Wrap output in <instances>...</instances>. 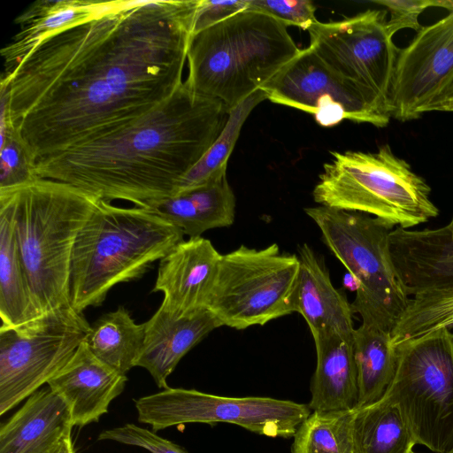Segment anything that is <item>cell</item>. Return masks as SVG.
I'll return each instance as SVG.
<instances>
[{
	"instance_id": "obj_33",
	"label": "cell",
	"mask_w": 453,
	"mask_h": 453,
	"mask_svg": "<svg viewBox=\"0 0 453 453\" xmlns=\"http://www.w3.org/2000/svg\"><path fill=\"white\" fill-rule=\"evenodd\" d=\"M100 441H114L122 444L135 446L150 453H188L180 445L166 440L157 433L132 423L104 430L98 435Z\"/></svg>"
},
{
	"instance_id": "obj_40",
	"label": "cell",
	"mask_w": 453,
	"mask_h": 453,
	"mask_svg": "<svg viewBox=\"0 0 453 453\" xmlns=\"http://www.w3.org/2000/svg\"><path fill=\"white\" fill-rule=\"evenodd\" d=\"M451 453H453V452H451Z\"/></svg>"
},
{
	"instance_id": "obj_37",
	"label": "cell",
	"mask_w": 453,
	"mask_h": 453,
	"mask_svg": "<svg viewBox=\"0 0 453 453\" xmlns=\"http://www.w3.org/2000/svg\"><path fill=\"white\" fill-rule=\"evenodd\" d=\"M434 7H441L453 12V0H434Z\"/></svg>"
},
{
	"instance_id": "obj_24",
	"label": "cell",
	"mask_w": 453,
	"mask_h": 453,
	"mask_svg": "<svg viewBox=\"0 0 453 453\" xmlns=\"http://www.w3.org/2000/svg\"><path fill=\"white\" fill-rule=\"evenodd\" d=\"M40 312L26 274L10 202L0 195V317L3 326L32 321Z\"/></svg>"
},
{
	"instance_id": "obj_1",
	"label": "cell",
	"mask_w": 453,
	"mask_h": 453,
	"mask_svg": "<svg viewBox=\"0 0 453 453\" xmlns=\"http://www.w3.org/2000/svg\"><path fill=\"white\" fill-rule=\"evenodd\" d=\"M200 0L130 1L39 42L1 78V123L36 162L146 114L183 82Z\"/></svg>"
},
{
	"instance_id": "obj_4",
	"label": "cell",
	"mask_w": 453,
	"mask_h": 453,
	"mask_svg": "<svg viewBox=\"0 0 453 453\" xmlns=\"http://www.w3.org/2000/svg\"><path fill=\"white\" fill-rule=\"evenodd\" d=\"M11 203L16 238L42 314L72 306L70 272L76 238L100 198L72 185L36 178L0 188Z\"/></svg>"
},
{
	"instance_id": "obj_31",
	"label": "cell",
	"mask_w": 453,
	"mask_h": 453,
	"mask_svg": "<svg viewBox=\"0 0 453 453\" xmlns=\"http://www.w3.org/2000/svg\"><path fill=\"white\" fill-rule=\"evenodd\" d=\"M0 157V188L19 186L38 178L35 160L8 124H1Z\"/></svg>"
},
{
	"instance_id": "obj_30",
	"label": "cell",
	"mask_w": 453,
	"mask_h": 453,
	"mask_svg": "<svg viewBox=\"0 0 453 453\" xmlns=\"http://www.w3.org/2000/svg\"><path fill=\"white\" fill-rule=\"evenodd\" d=\"M441 327H453V290L411 297L391 333L393 345Z\"/></svg>"
},
{
	"instance_id": "obj_29",
	"label": "cell",
	"mask_w": 453,
	"mask_h": 453,
	"mask_svg": "<svg viewBox=\"0 0 453 453\" xmlns=\"http://www.w3.org/2000/svg\"><path fill=\"white\" fill-rule=\"evenodd\" d=\"M354 411H312L293 436L291 452L352 453Z\"/></svg>"
},
{
	"instance_id": "obj_22",
	"label": "cell",
	"mask_w": 453,
	"mask_h": 453,
	"mask_svg": "<svg viewBox=\"0 0 453 453\" xmlns=\"http://www.w3.org/2000/svg\"><path fill=\"white\" fill-rule=\"evenodd\" d=\"M73 427L66 403L40 388L0 427V453H47Z\"/></svg>"
},
{
	"instance_id": "obj_14",
	"label": "cell",
	"mask_w": 453,
	"mask_h": 453,
	"mask_svg": "<svg viewBox=\"0 0 453 453\" xmlns=\"http://www.w3.org/2000/svg\"><path fill=\"white\" fill-rule=\"evenodd\" d=\"M390 115L406 122L430 111L453 112V12L421 27L399 49Z\"/></svg>"
},
{
	"instance_id": "obj_23",
	"label": "cell",
	"mask_w": 453,
	"mask_h": 453,
	"mask_svg": "<svg viewBox=\"0 0 453 453\" xmlns=\"http://www.w3.org/2000/svg\"><path fill=\"white\" fill-rule=\"evenodd\" d=\"M235 196L226 176L202 187L151 203L147 207L189 238L207 230L231 226L235 215Z\"/></svg>"
},
{
	"instance_id": "obj_34",
	"label": "cell",
	"mask_w": 453,
	"mask_h": 453,
	"mask_svg": "<svg viewBox=\"0 0 453 453\" xmlns=\"http://www.w3.org/2000/svg\"><path fill=\"white\" fill-rule=\"evenodd\" d=\"M373 4L382 5L389 12L387 22L389 33L394 35L401 29L411 28L418 32L419 15L427 8L434 7V0H374Z\"/></svg>"
},
{
	"instance_id": "obj_26",
	"label": "cell",
	"mask_w": 453,
	"mask_h": 453,
	"mask_svg": "<svg viewBox=\"0 0 453 453\" xmlns=\"http://www.w3.org/2000/svg\"><path fill=\"white\" fill-rule=\"evenodd\" d=\"M415 445L395 404L381 398L354 411L352 453H411Z\"/></svg>"
},
{
	"instance_id": "obj_8",
	"label": "cell",
	"mask_w": 453,
	"mask_h": 453,
	"mask_svg": "<svg viewBox=\"0 0 453 453\" xmlns=\"http://www.w3.org/2000/svg\"><path fill=\"white\" fill-rule=\"evenodd\" d=\"M396 366L383 399L395 404L416 444L453 449V331L441 327L397 343Z\"/></svg>"
},
{
	"instance_id": "obj_13",
	"label": "cell",
	"mask_w": 453,
	"mask_h": 453,
	"mask_svg": "<svg viewBox=\"0 0 453 453\" xmlns=\"http://www.w3.org/2000/svg\"><path fill=\"white\" fill-rule=\"evenodd\" d=\"M267 100L303 111L323 127L344 119L385 127L389 117L378 111L354 84L330 69L310 48L284 65L261 88Z\"/></svg>"
},
{
	"instance_id": "obj_10",
	"label": "cell",
	"mask_w": 453,
	"mask_h": 453,
	"mask_svg": "<svg viewBox=\"0 0 453 453\" xmlns=\"http://www.w3.org/2000/svg\"><path fill=\"white\" fill-rule=\"evenodd\" d=\"M83 312L72 306L19 326L0 327V415L48 383L88 334Z\"/></svg>"
},
{
	"instance_id": "obj_15",
	"label": "cell",
	"mask_w": 453,
	"mask_h": 453,
	"mask_svg": "<svg viewBox=\"0 0 453 453\" xmlns=\"http://www.w3.org/2000/svg\"><path fill=\"white\" fill-rule=\"evenodd\" d=\"M221 256L202 236L180 242L159 261L152 292H162L160 306L177 317L206 310Z\"/></svg>"
},
{
	"instance_id": "obj_21",
	"label": "cell",
	"mask_w": 453,
	"mask_h": 453,
	"mask_svg": "<svg viewBox=\"0 0 453 453\" xmlns=\"http://www.w3.org/2000/svg\"><path fill=\"white\" fill-rule=\"evenodd\" d=\"M313 340L317 365L309 408L312 411L356 410L359 388L353 334L332 331Z\"/></svg>"
},
{
	"instance_id": "obj_3",
	"label": "cell",
	"mask_w": 453,
	"mask_h": 453,
	"mask_svg": "<svg viewBox=\"0 0 453 453\" xmlns=\"http://www.w3.org/2000/svg\"><path fill=\"white\" fill-rule=\"evenodd\" d=\"M183 236L180 228L148 208L119 207L100 199L74 243L72 307L83 312L101 305L114 286L140 279Z\"/></svg>"
},
{
	"instance_id": "obj_5",
	"label": "cell",
	"mask_w": 453,
	"mask_h": 453,
	"mask_svg": "<svg viewBox=\"0 0 453 453\" xmlns=\"http://www.w3.org/2000/svg\"><path fill=\"white\" fill-rule=\"evenodd\" d=\"M288 27L246 10L192 35L185 81L229 111L259 90L301 50Z\"/></svg>"
},
{
	"instance_id": "obj_11",
	"label": "cell",
	"mask_w": 453,
	"mask_h": 453,
	"mask_svg": "<svg viewBox=\"0 0 453 453\" xmlns=\"http://www.w3.org/2000/svg\"><path fill=\"white\" fill-rule=\"evenodd\" d=\"M138 421L153 432L188 423L223 422L269 437H293L311 413L308 405L271 397H227L166 388L135 400Z\"/></svg>"
},
{
	"instance_id": "obj_32",
	"label": "cell",
	"mask_w": 453,
	"mask_h": 453,
	"mask_svg": "<svg viewBox=\"0 0 453 453\" xmlns=\"http://www.w3.org/2000/svg\"><path fill=\"white\" fill-rule=\"evenodd\" d=\"M316 6L310 0H249L248 10L259 12L285 26L307 30L317 21Z\"/></svg>"
},
{
	"instance_id": "obj_19",
	"label": "cell",
	"mask_w": 453,
	"mask_h": 453,
	"mask_svg": "<svg viewBox=\"0 0 453 453\" xmlns=\"http://www.w3.org/2000/svg\"><path fill=\"white\" fill-rule=\"evenodd\" d=\"M127 1L40 0L15 19L19 31L1 50L9 74L44 38L67 27L127 7Z\"/></svg>"
},
{
	"instance_id": "obj_27",
	"label": "cell",
	"mask_w": 453,
	"mask_h": 453,
	"mask_svg": "<svg viewBox=\"0 0 453 453\" xmlns=\"http://www.w3.org/2000/svg\"><path fill=\"white\" fill-rule=\"evenodd\" d=\"M145 323L137 324L123 306L101 316L92 326L86 342L96 357L127 375L141 355Z\"/></svg>"
},
{
	"instance_id": "obj_35",
	"label": "cell",
	"mask_w": 453,
	"mask_h": 453,
	"mask_svg": "<svg viewBox=\"0 0 453 453\" xmlns=\"http://www.w3.org/2000/svg\"><path fill=\"white\" fill-rule=\"evenodd\" d=\"M248 7L249 0H200L193 35L246 11Z\"/></svg>"
},
{
	"instance_id": "obj_7",
	"label": "cell",
	"mask_w": 453,
	"mask_h": 453,
	"mask_svg": "<svg viewBox=\"0 0 453 453\" xmlns=\"http://www.w3.org/2000/svg\"><path fill=\"white\" fill-rule=\"evenodd\" d=\"M327 248L357 282L351 303L362 321L392 333L405 311L408 296L395 269L389 244L395 228L357 211L326 206L304 209Z\"/></svg>"
},
{
	"instance_id": "obj_39",
	"label": "cell",
	"mask_w": 453,
	"mask_h": 453,
	"mask_svg": "<svg viewBox=\"0 0 453 453\" xmlns=\"http://www.w3.org/2000/svg\"><path fill=\"white\" fill-rule=\"evenodd\" d=\"M411 453H416L415 451H411Z\"/></svg>"
},
{
	"instance_id": "obj_20",
	"label": "cell",
	"mask_w": 453,
	"mask_h": 453,
	"mask_svg": "<svg viewBox=\"0 0 453 453\" xmlns=\"http://www.w3.org/2000/svg\"><path fill=\"white\" fill-rule=\"evenodd\" d=\"M298 258L296 312L303 317L313 339L332 331L353 334L351 303L334 287L324 260L306 243Z\"/></svg>"
},
{
	"instance_id": "obj_16",
	"label": "cell",
	"mask_w": 453,
	"mask_h": 453,
	"mask_svg": "<svg viewBox=\"0 0 453 453\" xmlns=\"http://www.w3.org/2000/svg\"><path fill=\"white\" fill-rule=\"evenodd\" d=\"M389 244L410 297L453 290V236L447 226L422 230L395 227Z\"/></svg>"
},
{
	"instance_id": "obj_12",
	"label": "cell",
	"mask_w": 453,
	"mask_h": 453,
	"mask_svg": "<svg viewBox=\"0 0 453 453\" xmlns=\"http://www.w3.org/2000/svg\"><path fill=\"white\" fill-rule=\"evenodd\" d=\"M387 11L366 10L337 21H317L310 48L335 73L357 87L381 114L390 115V89L399 49Z\"/></svg>"
},
{
	"instance_id": "obj_2",
	"label": "cell",
	"mask_w": 453,
	"mask_h": 453,
	"mask_svg": "<svg viewBox=\"0 0 453 453\" xmlns=\"http://www.w3.org/2000/svg\"><path fill=\"white\" fill-rule=\"evenodd\" d=\"M223 104L183 82L164 102L104 136L39 159V178L72 185L102 200L135 206L175 194L223 130Z\"/></svg>"
},
{
	"instance_id": "obj_28",
	"label": "cell",
	"mask_w": 453,
	"mask_h": 453,
	"mask_svg": "<svg viewBox=\"0 0 453 453\" xmlns=\"http://www.w3.org/2000/svg\"><path fill=\"white\" fill-rule=\"evenodd\" d=\"M262 90L254 92L228 113L226 123L209 150L180 182L174 195L223 178L242 127L253 109L265 100Z\"/></svg>"
},
{
	"instance_id": "obj_25",
	"label": "cell",
	"mask_w": 453,
	"mask_h": 453,
	"mask_svg": "<svg viewBox=\"0 0 453 453\" xmlns=\"http://www.w3.org/2000/svg\"><path fill=\"white\" fill-rule=\"evenodd\" d=\"M354 355L358 377L361 408L380 401L395 372L396 354L391 333L363 322L353 333Z\"/></svg>"
},
{
	"instance_id": "obj_18",
	"label": "cell",
	"mask_w": 453,
	"mask_h": 453,
	"mask_svg": "<svg viewBox=\"0 0 453 453\" xmlns=\"http://www.w3.org/2000/svg\"><path fill=\"white\" fill-rule=\"evenodd\" d=\"M220 323L208 311L177 317L162 306L145 322L143 347L136 363L149 372L159 388L180 359Z\"/></svg>"
},
{
	"instance_id": "obj_36",
	"label": "cell",
	"mask_w": 453,
	"mask_h": 453,
	"mask_svg": "<svg viewBox=\"0 0 453 453\" xmlns=\"http://www.w3.org/2000/svg\"><path fill=\"white\" fill-rule=\"evenodd\" d=\"M47 453H75L72 430L67 431Z\"/></svg>"
},
{
	"instance_id": "obj_38",
	"label": "cell",
	"mask_w": 453,
	"mask_h": 453,
	"mask_svg": "<svg viewBox=\"0 0 453 453\" xmlns=\"http://www.w3.org/2000/svg\"><path fill=\"white\" fill-rule=\"evenodd\" d=\"M448 228L449 229L452 236H453V218L452 219L450 220V222L447 225Z\"/></svg>"
},
{
	"instance_id": "obj_6",
	"label": "cell",
	"mask_w": 453,
	"mask_h": 453,
	"mask_svg": "<svg viewBox=\"0 0 453 453\" xmlns=\"http://www.w3.org/2000/svg\"><path fill=\"white\" fill-rule=\"evenodd\" d=\"M330 153L312 192L317 203L365 213L404 229L439 214L429 185L388 144L376 152Z\"/></svg>"
},
{
	"instance_id": "obj_17",
	"label": "cell",
	"mask_w": 453,
	"mask_h": 453,
	"mask_svg": "<svg viewBox=\"0 0 453 453\" xmlns=\"http://www.w3.org/2000/svg\"><path fill=\"white\" fill-rule=\"evenodd\" d=\"M127 381V375L96 357L85 340L47 384L68 405L73 426L82 427L108 412Z\"/></svg>"
},
{
	"instance_id": "obj_9",
	"label": "cell",
	"mask_w": 453,
	"mask_h": 453,
	"mask_svg": "<svg viewBox=\"0 0 453 453\" xmlns=\"http://www.w3.org/2000/svg\"><path fill=\"white\" fill-rule=\"evenodd\" d=\"M299 266L298 256L276 243L242 245L221 256L206 310L221 326L237 330L296 312Z\"/></svg>"
}]
</instances>
